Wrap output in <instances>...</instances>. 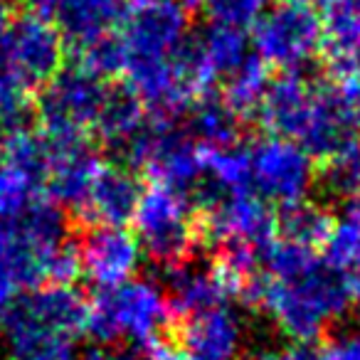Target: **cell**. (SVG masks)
<instances>
[{"mask_svg":"<svg viewBox=\"0 0 360 360\" xmlns=\"http://www.w3.org/2000/svg\"><path fill=\"white\" fill-rule=\"evenodd\" d=\"M360 301L353 279L321 257L286 279L262 276L252 304L291 343H316Z\"/></svg>","mask_w":360,"mask_h":360,"instance_id":"cell-1","label":"cell"},{"mask_svg":"<svg viewBox=\"0 0 360 360\" xmlns=\"http://www.w3.org/2000/svg\"><path fill=\"white\" fill-rule=\"evenodd\" d=\"M191 8L186 0H134L119 30L126 86L163 72L191 42Z\"/></svg>","mask_w":360,"mask_h":360,"instance_id":"cell-2","label":"cell"},{"mask_svg":"<svg viewBox=\"0 0 360 360\" xmlns=\"http://www.w3.org/2000/svg\"><path fill=\"white\" fill-rule=\"evenodd\" d=\"M170 321L173 314L163 286L148 279H131L114 289L96 291L86 309L84 333L106 348H146L160 338Z\"/></svg>","mask_w":360,"mask_h":360,"instance_id":"cell-3","label":"cell"},{"mask_svg":"<svg viewBox=\"0 0 360 360\" xmlns=\"http://www.w3.org/2000/svg\"><path fill=\"white\" fill-rule=\"evenodd\" d=\"M84 294L72 284H42L13 299L0 314V335L13 348L37 340H75L86 323Z\"/></svg>","mask_w":360,"mask_h":360,"instance_id":"cell-4","label":"cell"},{"mask_svg":"<svg viewBox=\"0 0 360 360\" xmlns=\"http://www.w3.org/2000/svg\"><path fill=\"white\" fill-rule=\"evenodd\" d=\"M131 222L143 255H148L158 264H180L191 259L195 252V205L193 198L178 188L150 183L146 191H141Z\"/></svg>","mask_w":360,"mask_h":360,"instance_id":"cell-5","label":"cell"},{"mask_svg":"<svg viewBox=\"0 0 360 360\" xmlns=\"http://www.w3.org/2000/svg\"><path fill=\"white\" fill-rule=\"evenodd\" d=\"M109 91L106 79L82 65L62 67L37 96V126L50 141L86 139Z\"/></svg>","mask_w":360,"mask_h":360,"instance_id":"cell-6","label":"cell"},{"mask_svg":"<svg viewBox=\"0 0 360 360\" xmlns=\"http://www.w3.org/2000/svg\"><path fill=\"white\" fill-rule=\"evenodd\" d=\"M323 20L306 0H281L252 25V47L266 67L301 72L321 52Z\"/></svg>","mask_w":360,"mask_h":360,"instance_id":"cell-7","label":"cell"},{"mask_svg":"<svg viewBox=\"0 0 360 360\" xmlns=\"http://www.w3.org/2000/svg\"><path fill=\"white\" fill-rule=\"evenodd\" d=\"M250 191L266 205L294 207L306 202L316 186V163L296 141L266 136L247 148Z\"/></svg>","mask_w":360,"mask_h":360,"instance_id":"cell-8","label":"cell"},{"mask_svg":"<svg viewBox=\"0 0 360 360\" xmlns=\"http://www.w3.org/2000/svg\"><path fill=\"white\" fill-rule=\"evenodd\" d=\"M65 67V40L52 20L20 15L0 37V70L22 89H42Z\"/></svg>","mask_w":360,"mask_h":360,"instance_id":"cell-9","label":"cell"},{"mask_svg":"<svg viewBox=\"0 0 360 360\" xmlns=\"http://www.w3.org/2000/svg\"><path fill=\"white\" fill-rule=\"evenodd\" d=\"M294 141L311 158L328 160L360 143V106L335 84H314Z\"/></svg>","mask_w":360,"mask_h":360,"instance_id":"cell-10","label":"cell"},{"mask_svg":"<svg viewBox=\"0 0 360 360\" xmlns=\"http://www.w3.org/2000/svg\"><path fill=\"white\" fill-rule=\"evenodd\" d=\"M247 284L237 279L220 262H195L191 259L180 264L165 266V299H168L173 319H186L198 311L225 306L230 299L245 294Z\"/></svg>","mask_w":360,"mask_h":360,"instance_id":"cell-11","label":"cell"},{"mask_svg":"<svg viewBox=\"0 0 360 360\" xmlns=\"http://www.w3.org/2000/svg\"><path fill=\"white\" fill-rule=\"evenodd\" d=\"M77 255L82 274L99 291L131 281L143 262V250L134 232L106 225H91L77 245Z\"/></svg>","mask_w":360,"mask_h":360,"instance_id":"cell-12","label":"cell"},{"mask_svg":"<svg viewBox=\"0 0 360 360\" xmlns=\"http://www.w3.org/2000/svg\"><path fill=\"white\" fill-rule=\"evenodd\" d=\"M175 345L193 360H240L247 345V323L230 304L198 311L178 321Z\"/></svg>","mask_w":360,"mask_h":360,"instance_id":"cell-13","label":"cell"},{"mask_svg":"<svg viewBox=\"0 0 360 360\" xmlns=\"http://www.w3.org/2000/svg\"><path fill=\"white\" fill-rule=\"evenodd\" d=\"M47 143H50V163L45 173V198L60 210L79 212L104 160L86 143V139H47Z\"/></svg>","mask_w":360,"mask_h":360,"instance_id":"cell-14","label":"cell"},{"mask_svg":"<svg viewBox=\"0 0 360 360\" xmlns=\"http://www.w3.org/2000/svg\"><path fill=\"white\" fill-rule=\"evenodd\" d=\"M131 6L134 0H65L52 20L65 45L70 42L77 50H84L119 35Z\"/></svg>","mask_w":360,"mask_h":360,"instance_id":"cell-15","label":"cell"},{"mask_svg":"<svg viewBox=\"0 0 360 360\" xmlns=\"http://www.w3.org/2000/svg\"><path fill=\"white\" fill-rule=\"evenodd\" d=\"M141 186L126 165H101L79 215L91 225L126 227L139 205Z\"/></svg>","mask_w":360,"mask_h":360,"instance_id":"cell-16","label":"cell"},{"mask_svg":"<svg viewBox=\"0 0 360 360\" xmlns=\"http://www.w3.org/2000/svg\"><path fill=\"white\" fill-rule=\"evenodd\" d=\"M314 84L316 82L301 72H284L269 82L264 99L257 109V116H259L262 126L269 131V136L294 141L304 111L309 106Z\"/></svg>","mask_w":360,"mask_h":360,"instance_id":"cell-17","label":"cell"},{"mask_svg":"<svg viewBox=\"0 0 360 360\" xmlns=\"http://www.w3.org/2000/svg\"><path fill=\"white\" fill-rule=\"evenodd\" d=\"M193 52L205 75L207 84L225 82L252 57L250 40L245 30L225 25H207L198 37H193Z\"/></svg>","mask_w":360,"mask_h":360,"instance_id":"cell-18","label":"cell"},{"mask_svg":"<svg viewBox=\"0 0 360 360\" xmlns=\"http://www.w3.org/2000/svg\"><path fill=\"white\" fill-rule=\"evenodd\" d=\"M242 116L220 94H202L186 111V131L207 148L232 146L240 139Z\"/></svg>","mask_w":360,"mask_h":360,"instance_id":"cell-19","label":"cell"},{"mask_svg":"<svg viewBox=\"0 0 360 360\" xmlns=\"http://www.w3.org/2000/svg\"><path fill=\"white\" fill-rule=\"evenodd\" d=\"M148 119V109L129 86H109L96 116L94 131L114 148H124Z\"/></svg>","mask_w":360,"mask_h":360,"instance_id":"cell-20","label":"cell"},{"mask_svg":"<svg viewBox=\"0 0 360 360\" xmlns=\"http://www.w3.org/2000/svg\"><path fill=\"white\" fill-rule=\"evenodd\" d=\"M323 259L353 279L360 294V202H348L330 222L323 242Z\"/></svg>","mask_w":360,"mask_h":360,"instance_id":"cell-21","label":"cell"},{"mask_svg":"<svg viewBox=\"0 0 360 360\" xmlns=\"http://www.w3.org/2000/svg\"><path fill=\"white\" fill-rule=\"evenodd\" d=\"M45 198V183L37 175L0 158V225L15 222Z\"/></svg>","mask_w":360,"mask_h":360,"instance_id":"cell-22","label":"cell"},{"mask_svg":"<svg viewBox=\"0 0 360 360\" xmlns=\"http://www.w3.org/2000/svg\"><path fill=\"white\" fill-rule=\"evenodd\" d=\"M269 67L252 52V57L240 67L237 72H232L225 82H222V99L232 106L240 116H247L252 111L259 109L264 91L269 86Z\"/></svg>","mask_w":360,"mask_h":360,"instance_id":"cell-23","label":"cell"},{"mask_svg":"<svg viewBox=\"0 0 360 360\" xmlns=\"http://www.w3.org/2000/svg\"><path fill=\"white\" fill-rule=\"evenodd\" d=\"M330 222H333V217L323 207L306 200L294 207H286L281 220L276 222V230L281 232L284 240L319 250V247H323L326 237H328Z\"/></svg>","mask_w":360,"mask_h":360,"instance_id":"cell-24","label":"cell"},{"mask_svg":"<svg viewBox=\"0 0 360 360\" xmlns=\"http://www.w3.org/2000/svg\"><path fill=\"white\" fill-rule=\"evenodd\" d=\"M321 178L323 188L335 198H353L360 193V143L323 160Z\"/></svg>","mask_w":360,"mask_h":360,"instance_id":"cell-25","label":"cell"},{"mask_svg":"<svg viewBox=\"0 0 360 360\" xmlns=\"http://www.w3.org/2000/svg\"><path fill=\"white\" fill-rule=\"evenodd\" d=\"M198 8L207 13L212 25L245 30L266 11V0H198Z\"/></svg>","mask_w":360,"mask_h":360,"instance_id":"cell-26","label":"cell"},{"mask_svg":"<svg viewBox=\"0 0 360 360\" xmlns=\"http://www.w3.org/2000/svg\"><path fill=\"white\" fill-rule=\"evenodd\" d=\"M27 111H30L27 89H22L13 77L0 70V134L8 136L13 131L25 129Z\"/></svg>","mask_w":360,"mask_h":360,"instance_id":"cell-27","label":"cell"},{"mask_svg":"<svg viewBox=\"0 0 360 360\" xmlns=\"http://www.w3.org/2000/svg\"><path fill=\"white\" fill-rule=\"evenodd\" d=\"M79 65L84 70L94 72L101 79H109V77L119 75L121 67H124V55H121L119 37H106L94 45L79 50Z\"/></svg>","mask_w":360,"mask_h":360,"instance_id":"cell-28","label":"cell"},{"mask_svg":"<svg viewBox=\"0 0 360 360\" xmlns=\"http://www.w3.org/2000/svg\"><path fill=\"white\" fill-rule=\"evenodd\" d=\"M321 360H360V328L338 321L323 335Z\"/></svg>","mask_w":360,"mask_h":360,"instance_id":"cell-29","label":"cell"},{"mask_svg":"<svg viewBox=\"0 0 360 360\" xmlns=\"http://www.w3.org/2000/svg\"><path fill=\"white\" fill-rule=\"evenodd\" d=\"M143 358L146 360H193L188 353L178 348L175 343H168V340H153L143 348Z\"/></svg>","mask_w":360,"mask_h":360,"instance_id":"cell-30","label":"cell"},{"mask_svg":"<svg viewBox=\"0 0 360 360\" xmlns=\"http://www.w3.org/2000/svg\"><path fill=\"white\" fill-rule=\"evenodd\" d=\"M335 86H338L350 101H355V104L360 106V55H358V60H355V65L350 67L340 79H335Z\"/></svg>","mask_w":360,"mask_h":360,"instance_id":"cell-31","label":"cell"},{"mask_svg":"<svg viewBox=\"0 0 360 360\" xmlns=\"http://www.w3.org/2000/svg\"><path fill=\"white\" fill-rule=\"evenodd\" d=\"M281 360H321V348L316 343H291L281 350Z\"/></svg>","mask_w":360,"mask_h":360,"instance_id":"cell-32","label":"cell"},{"mask_svg":"<svg viewBox=\"0 0 360 360\" xmlns=\"http://www.w3.org/2000/svg\"><path fill=\"white\" fill-rule=\"evenodd\" d=\"M25 3H27V8H30L32 15H40V18H45V20H52L65 0H25Z\"/></svg>","mask_w":360,"mask_h":360,"instance_id":"cell-33","label":"cell"},{"mask_svg":"<svg viewBox=\"0 0 360 360\" xmlns=\"http://www.w3.org/2000/svg\"><path fill=\"white\" fill-rule=\"evenodd\" d=\"M13 20H15L13 18V0H0V37L11 27Z\"/></svg>","mask_w":360,"mask_h":360,"instance_id":"cell-34","label":"cell"},{"mask_svg":"<svg viewBox=\"0 0 360 360\" xmlns=\"http://www.w3.org/2000/svg\"><path fill=\"white\" fill-rule=\"evenodd\" d=\"M240 360H281V350H255V353H245Z\"/></svg>","mask_w":360,"mask_h":360,"instance_id":"cell-35","label":"cell"},{"mask_svg":"<svg viewBox=\"0 0 360 360\" xmlns=\"http://www.w3.org/2000/svg\"><path fill=\"white\" fill-rule=\"evenodd\" d=\"M311 8H323V11H328V8H333L338 0H306Z\"/></svg>","mask_w":360,"mask_h":360,"instance_id":"cell-36","label":"cell"}]
</instances>
